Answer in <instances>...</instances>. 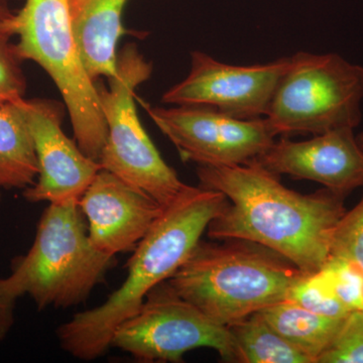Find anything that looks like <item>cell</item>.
I'll use <instances>...</instances> for the list:
<instances>
[{"instance_id":"obj_9","label":"cell","mask_w":363,"mask_h":363,"mask_svg":"<svg viewBox=\"0 0 363 363\" xmlns=\"http://www.w3.org/2000/svg\"><path fill=\"white\" fill-rule=\"evenodd\" d=\"M184 162L238 166L255 161L274 143L266 118L240 119L202 105L150 106L138 100Z\"/></svg>"},{"instance_id":"obj_18","label":"cell","mask_w":363,"mask_h":363,"mask_svg":"<svg viewBox=\"0 0 363 363\" xmlns=\"http://www.w3.org/2000/svg\"><path fill=\"white\" fill-rule=\"evenodd\" d=\"M286 300L327 317L345 318L352 312L336 297L322 269L304 274L292 286Z\"/></svg>"},{"instance_id":"obj_10","label":"cell","mask_w":363,"mask_h":363,"mask_svg":"<svg viewBox=\"0 0 363 363\" xmlns=\"http://www.w3.org/2000/svg\"><path fill=\"white\" fill-rule=\"evenodd\" d=\"M290 63L291 57H286L264 65H229L194 51L187 77L169 88L162 102L212 107L240 119L262 118Z\"/></svg>"},{"instance_id":"obj_6","label":"cell","mask_w":363,"mask_h":363,"mask_svg":"<svg viewBox=\"0 0 363 363\" xmlns=\"http://www.w3.org/2000/svg\"><path fill=\"white\" fill-rule=\"evenodd\" d=\"M116 70L108 78V87L97 86L107 124L106 142L98 162L102 169L169 207L192 186L184 183L164 161L136 112L135 89L152 75V64L130 44L117 54Z\"/></svg>"},{"instance_id":"obj_17","label":"cell","mask_w":363,"mask_h":363,"mask_svg":"<svg viewBox=\"0 0 363 363\" xmlns=\"http://www.w3.org/2000/svg\"><path fill=\"white\" fill-rule=\"evenodd\" d=\"M228 328L242 363H313L274 330L259 312Z\"/></svg>"},{"instance_id":"obj_25","label":"cell","mask_w":363,"mask_h":363,"mask_svg":"<svg viewBox=\"0 0 363 363\" xmlns=\"http://www.w3.org/2000/svg\"><path fill=\"white\" fill-rule=\"evenodd\" d=\"M357 140H358V143H360V145H362V147L363 149V133H362V135L358 136Z\"/></svg>"},{"instance_id":"obj_1","label":"cell","mask_w":363,"mask_h":363,"mask_svg":"<svg viewBox=\"0 0 363 363\" xmlns=\"http://www.w3.org/2000/svg\"><path fill=\"white\" fill-rule=\"evenodd\" d=\"M201 187L219 191L227 203L210 222L211 240L252 241L274 250L305 274L331 257L334 231L345 213L343 196L328 189L303 195L255 161L238 166H198Z\"/></svg>"},{"instance_id":"obj_4","label":"cell","mask_w":363,"mask_h":363,"mask_svg":"<svg viewBox=\"0 0 363 363\" xmlns=\"http://www.w3.org/2000/svg\"><path fill=\"white\" fill-rule=\"evenodd\" d=\"M116 262L91 242L78 201L49 204L32 247L14 259L7 279L18 298L30 296L39 310L69 308L85 302Z\"/></svg>"},{"instance_id":"obj_14","label":"cell","mask_w":363,"mask_h":363,"mask_svg":"<svg viewBox=\"0 0 363 363\" xmlns=\"http://www.w3.org/2000/svg\"><path fill=\"white\" fill-rule=\"evenodd\" d=\"M128 0H69L72 23L88 75L94 82L116 74L117 43Z\"/></svg>"},{"instance_id":"obj_15","label":"cell","mask_w":363,"mask_h":363,"mask_svg":"<svg viewBox=\"0 0 363 363\" xmlns=\"http://www.w3.org/2000/svg\"><path fill=\"white\" fill-rule=\"evenodd\" d=\"M21 99L0 107V188L6 190H25L35 184L39 175L35 145Z\"/></svg>"},{"instance_id":"obj_23","label":"cell","mask_w":363,"mask_h":363,"mask_svg":"<svg viewBox=\"0 0 363 363\" xmlns=\"http://www.w3.org/2000/svg\"><path fill=\"white\" fill-rule=\"evenodd\" d=\"M18 298L9 279L0 278V343L13 328Z\"/></svg>"},{"instance_id":"obj_11","label":"cell","mask_w":363,"mask_h":363,"mask_svg":"<svg viewBox=\"0 0 363 363\" xmlns=\"http://www.w3.org/2000/svg\"><path fill=\"white\" fill-rule=\"evenodd\" d=\"M21 104L39 164L37 181L23 190V197L30 203L79 201L101 164L86 156L62 130L63 108L58 102L23 98Z\"/></svg>"},{"instance_id":"obj_13","label":"cell","mask_w":363,"mask_h":363,"mask_svg":"<svg viewBox=\"0 0 363 363\" xmlns=\"http://www.w3.org/2000/svg\"><path fill=\"white\" fill-rule=\"evenodd\" d=\"M353 130L328 131L305 142L283 138L255 162L276 175L316 182L346 197L363 187V149Z\"/></svg>"},{"instance_id":"obj_16","label":"cell","mask_w":363,"mask_h":363,"mask_svg":"<svg viewBox=\"0 0 363 363\" xmlns=\"http://www.w3.org/2000/svg\"><path fill=\"white\" fill-rule=\"evenodd\" d=\"M294 347L317 363L342 326L345 318L316 314L285 300L259 312Z\"/></svg>"},{"instance_id":"obj_20","label":"cell","mask_w":363,"mask_h":363,"mask_svg":"<svg viewBox=\"0 0 363 363\" xmlns=\"http://www.w3.org/2000/svg\"><path fill=\"white\" fill-rule=\"evenodd\" d=\"M357 264L363 271V195L339 220L331 245V257Z\"/></svg>"},{"instance_id":"obj_5","label":"cell","mask_w":363,"mask_h":363,"mask_svg":"<svg viewBox=\"0 0 363 363\" xmlns=\"http://www.w3.org/2000/svg\"><path fill=\"white\" fill-rule=\"evenodd\" d=\"M23 60L39 64L61 93L77 145L99 161L107 138L96 82L86 71L74 33L69 0H26L6 23Z\"/></svg>"},{"instance_id":"obj_22","label":"cell","mask_w":363,"mask_h":363,"mask_svg":"<svg viewBox=\"0 0 363 363\" xmlns=\"http://www.w3.org/2000/svg\"><path fill=\"white\" fill-rule=\"evenodd\" d=\"M336 297L351 311H363V271L346 260L333 259L322 269Z\"/></svg>"},{"instance_id":"obj_12","label":"cell","mask_w":363,"mask_h":363,"mask_svg":"<svg viewBox=\"0 0 363 363\" xmlns=\"http://www.w3.org/2000/svg\"><path fill=\"white\" fill-rule=\"evenodd\" d=\"M78 203L91 242L111 257L133 252L164 210L149 195L104 169Z\"/></svg>"},{"instance_id":"obj_2","label":"cell","mask_w":363,"mask_h":363,"mask_svg":"<svg viewBox=\"0 0 363 363\" xmlns=\"http://www.w3.org/2000/svg\"><path fill=\"white\" fill-rule=\"evenodd\" d=\"M226 203L219 191L200 186L164 208L133 250L121 286L104 304L76 313L60 325L56 334L62 350L85 362L105 354L118 325L138 311L155 286L173 276Z\"/></svg>"},{"instance_id":"obj_7","label":"cell","mask_w":363,"mask_h":363,"mask_svg":"<svg viewBox=\"0 0 363 363\" xmlns=\"http://www.w3.org/2000/svg\"><path fill=\"white\" fill-rule=\"evenodd\" d=\"M363 68L337 54L298 52L267 108L276 136L322 135L357 128L362 121Z\"/></svg>"},{"instance_id":"obj_24","label":"cell","mask_w":363,"mask_h":363,"mask_svg":"<svg viewBox=\"0 0 363 363\" xmlns=\"http://www.w3.org/2000/svg\"><path fill=\"white\" fill-rule=\"evenodd\" d=\"M14 13L9 7V0H0V23L11 20Z\"/></svg>"},{"instance_id":"obj_19","label":"cell","mask_w":363,"mask_h":363,"mask_svg":"<svg viewBox=\"0 0 363 363\" xmlns=\"http://www.w3.org/2000/svg\"><path fill=\"white\" fill-rule=\"evenodd\" d=\"M11 35L0 23V107L18 101L25 96L26 80L16 44L11 43Z\"/></svg>"},{"instance_id":"obj_3","label":"cell","mask_w":363,"mask_h":363,"mask_svg":"<svg viewBox=\"0 0 363 363\" xmlns=\"http://www.w3.org/2000/svg\"><path fill=\"white\" fill-rule=\"evenodd\" d=\"M218 241L200 240L168 283L222 326L286 300L306 274L283 255L257 243Z\"/></svg>"},{"instance_id":"obj_8","label":"cell","mask_w":363,"mask_h":363,"mask_svg":"<svg viewBox=\"0 0 363 363\" xmlns=\"http://www.w3.org/2000/svg\"><path fill=\"white\" fill-rule=\"evenodd\" d=\"M111 347L140 362H182L197 348H211L226 362H242L228 327L181 297L168 281L155 286L135 314L118 325Z\"/></svg>"},{"instance_id":"obj_21","label":"cell","mask_w":363,"mask_h":363,"mask_svg":"<svg viewBox=\"0 0 363 363\" xmlns=\"http://www.w3.org/2000/svg\"><path fill=\"white\" fill-rule=\"evenodd\" d=\"M317 363H363V311L351 312Z\"/></svg>"}]
</instances>
